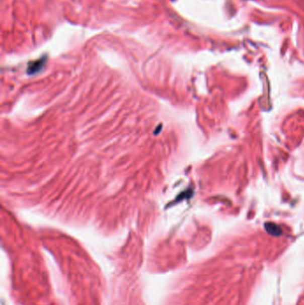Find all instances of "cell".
I'll list each match as a JSON object with an SVG mask.
<instances>
[{
  "mask_svg": "<svg viewBox=\"0 0 304 305\" xmlns=\"http://www.w3.org/2000/svg\"><path fill=\"white\" fill-rule=\"evenodd\" d=\"M265 228L266 231H268L270 235H281L280 227H278L276 224H274V223H266Z\"/></svg>",
  "mask_w": 304,
  "mask_h": 305,
  "instance_id": "cell-1",
  "label": "cell"
}]
</instances>
